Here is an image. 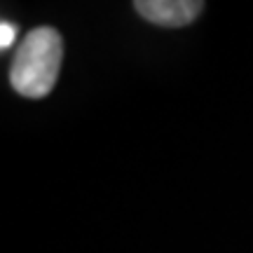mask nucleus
Listing matches in <instances>:
<instances>
[{
    "label": "nucleus",
    "mask_w": 253,
    "mask_h": 253,
    "mask_svg": "<svg viewBox=\"0 0 253 253\" xmlns=\"http://www.w3.org/2000/svg\"><path fill=\"white\" fill-rule=\"evenodd\" d=\"M63 59V40L54 28H33L14 54L9 68L12 87L28 99H42L54 89Z\"/></svg>",
    "instance_id": "obj_1"
},
{
    "label": "nucleus",
    "mask_w": 253,
    "mask_h": 253,
    "mask_svg": "<svg viewBox=\"0 0 253 253\" xmlns=\"http://www.w3.org/2000/svg\"><path fill=\"white\" fill-rule=\"evenodd\" d=\"M134 9L150 24L181 28L202 14L204 2L202 0H138L134 2Z\"/></svg>",
    "instance_id": "obj_2"
},
{
    "label": "nucleus",
    "mask_w": 253,
    "mask_h": 253,
    "mask_svg": "<svg viewBox=\"0 0 253 253\" xmlns=\"http://www.w3.org/2000/svg\"><path fill=\"white\" fill-rule=\"evenodd\" d=\"M14 36H17V26H14V24H7V21H2V24H0V47L7 49V47L14 42Z\"/></svg>",
    "instance_id": "obj_3"
}]
</instances>
